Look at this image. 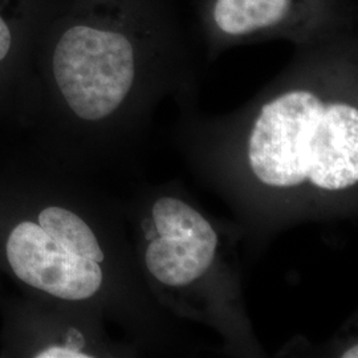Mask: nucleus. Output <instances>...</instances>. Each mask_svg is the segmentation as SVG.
I'll return each mask as SVG.
<instances>
[{"instance_id": "obj_1", "label": "nucleus", "mask_w": 358, "mask_h": 358, "mask_svg": "<svg viewBox=\"0 0 358 358\" xmlns=\"http://www.w3.org/2000/svg\"><path fill=\"white\" fill-rule=\"evenodd\" d=\"M189 35L177 0H55L38 36L55 85L77 118L117 113L146 62H164Z\"/></svg>"}, {"instance_id": "obj_2", "label": "nucleus", "mask_w": 358, "mask_h": 358, "mask_svg": "<svg viewBox=\"0 0 358 358\" xmlns=\"http://www.w3.org/2000/svg\"><path fill=\"white\" fill-rule=\"evenodd\" d=\"M195 13L213 52L272 38L303 48L357 31L356 0H198Z\"/></svg>"}, {"instance_id": "obj_3", "label": "nucleus", "mask_w": 358, "mask_h": 358, "mask_svg": "<svg viewBox=\"0 0 358 358\" xmlns=\"http://www.w3.org/2000/svg\"><path fill=\"white\" fill-rule=\"evenodd\" d=\"M333 99L310 87H289L260 105L248 141L257 178L275 187L307 180L310 138Z\"/></svg>"}, {"instance_id": "obj_4", "label": "nucleus", "mask_w": 358, "mask_h": 358, "mask_svg": "<svg viewBox=\"0 0 358 358\" xmlns=\"http://www.w3.org/2000/svg\"><path fill=\"white\" fill-rule=\"evenodd\" d=\"M7 257L19 279L64 300L92 297L103 282L97 262L71 254L32 222L13 229L7 242Z\"/></svg>"}, {"instance_id": "obj_5", "label": "nucleus", "mask_w": 358, "mask_h": 358, "mask_svg": "<svg viewBox=\"0 0 358 358\" xmlns=\"http://www.w3.org/2000/svg\"><path fill=\"white\" fill-rule=\"evenodd\" d=\"M308 179L324 190H344L358 180V109L333 99L321 115L308 150Z\"/></svg>"}, {"instance_id": "obj_6", "label": "nucleus", "mask_w": 358, "mask_h": 358, "mask_svg": "<svg viewBox=\"0 0 358 358\" xmlns=\"http://www.w3.org/2000/svg\"><path fill=\"white\" fill-rule=\"evenodd\" d=\"M217 243L198 238L158 236L146 252L148 268L159 282L182 287L205 273L215 256Z\"/></svg>"}, {"instance_id": "obj_7", "label": "nucleus", "mask_w": 358, "mask_h": 358, "mask_svg": "<svg viewBox=\"0 0 358 358\" xmlns=\"http://www.w3.org/2000/svg\"><path fill=\"white\" fill-rule=\"evenodd\" d=\"M55 0H0V65L38 36Z\"/></svg>"}, {"instance_id": "obj_8", "label": "nucleus", "mask_w": 358, "mask_h": 358, "mask_svg": "<svg viewBox=\"0 0 358 358\" xmlns=\"http://www.w3.org/2000/svg\"><path fill=\"white\" fill-rule=\"evenodd\" d=\"M38 226L55 243L73 255L101 263L103 252L88 224L62 207H48L38 215Z\"/></svg>"}, {"instance_id": "obj_9", "label": "nucleus", "mask_w": 358, "mask_h": 358, "mask_svg": "<svg viewBox=\"0 0 358 358\" xmlns=\"http://www.w3.org/2000/svg\"><path fill=\"white\" fill-rule=\"evenodd\" d=\"M153 222L158 236L198 238L217 244V236L210 223L198 211L182 201L162 198L153 207Z\"/></svg>"}, {"instance_id": "obj_10", "label": "nucleus", "mask_w": 358, "mask_h": 358, "mask_svg": "<svg viewBox=\"0 0 358 358\" xmlns=\"http://www.w3.org/2000/svg\"><path fill=\"white\" fill-rule=\"evenodd\" d=\"M38 358H90V356L83 353L81 350H77L73 348H69V346H52L47 350H43L40 352Z\"/></svg>"}, {"instance_id": "obj_11", "label": "nucleus", "mask_w": 358, "mask_h": 358, "mask_svg": "<svg viewBox=\"0 0 358 358\" xmlns=\"http://www.w3.org/2000/svg\"><path fill=\"white\" fill-rule=\"evenodd\" d=\"M66 346L69 348H73L77 350H81V348L84 346V337L81 336V333L75 329H71L68 333V344Z\"/></svg>"}, {"instance_id": "obj_12", "label": "nucleus", "mask_w": 358, "mask_h": 358, "mask_svg": "<svg viewBox=\"0 0 358 358\" xmlns=\"http://www.w3.org/2000/svg\"><path fill=\"white\" fill-rule=\"evenodd\" d=\"M344 358H357L358 357V346L355 345L350 350H348L345 355H343Z\"/></svg>"}]
</instances>
